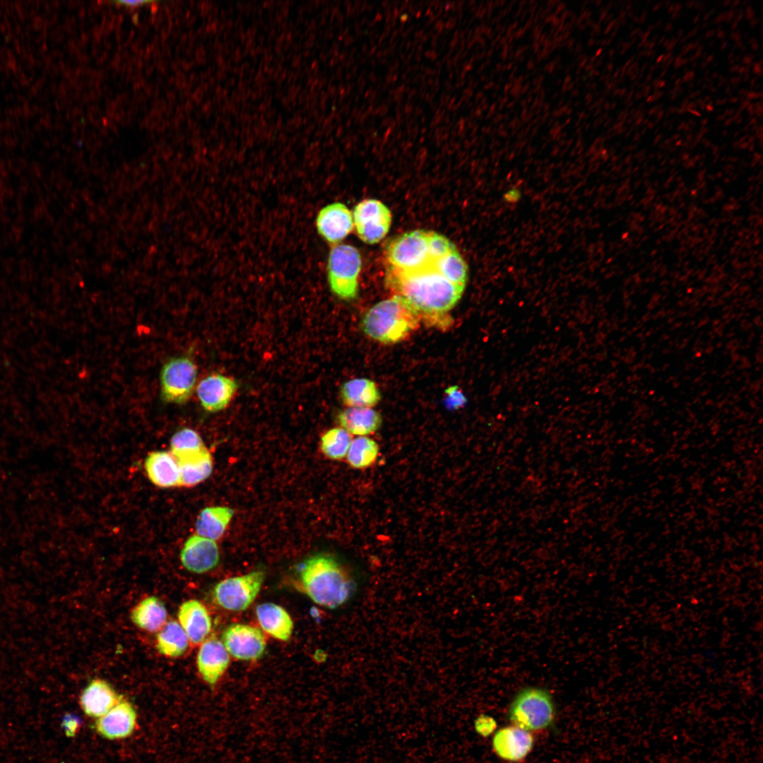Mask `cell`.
Listing matches in <instances>:
<instances>
[{
    "instance_id": "6da1fadb",
    "label": "cell",
    "mask_w": 763,
    "mask_h": 763,
    "mask_svg": "<svg viewBox=\"0 0 763 763\" xmlns=\"http://www.w3.org/2000/svg\"><path fill=\"white\" fill-rule=\"evenodd\" d=\"M430 252L422 260L405 271L385 270L384 281L393 295L405 300L419 314L421 321L431 326L447 328L449 315L462 297L465 288L447 280L442 273L447 249L430 242Z\"/></svg>"
},
{
    "instance_id": "7a4b0ae2",
    "label": "cell",
    "mask_w": 763,
    "mask_h": 763,
    "mask_svg": "<svg viewBox=\"0 0 763 763\" xmlns=\"http://www.w3.org/2000/svg\"><path fill=\"white\" fill-rule=\"evenodd\" d=\"M300 583L315 603L335 609L355 593L357 582L353 574L335 557L328 554L311 556L301 564Z\"/></svg>"
},
{
    "instance_id": "3957f363",
    "label": "cell",
    "mask_w": 763,
    "mask_h": 763,
    "mask_svg": "<svg viewBox=\"0 0 763 763\" xmlns=\"http://www.w3.org/2000/svg\"><path fill=\"white\" fill-rule=\"evenodd\" d=\"M421 322L418 312L398 295L382 300L363 315L362 329L369 338L384 344L406 339Z\"/></svg>"
},
{
    "instance_id": "277c9868",
    "label": "cell",
    "mask_w": 763,
    "mask_h": 763,
    "mask_svg": "<svg viewBox=\"0 0 763 763\" xmlns=\"http://www.w3.org/2000/svg\"><path fill=\"white\" fill-rule=\"evenodd\" d=\"M508 718L512 725L532 733L550 728L556 718L552 694L535 686L520 690L509 705Z\"/></svg>"
},
{
    "instance_id": "5b68a950",
    "label": "cell",
    "mask_w": 763,
    "mask_h": 763,
    "mask_svg": "<svg viewBox=\"0 0 763 763\" xmlns=\"http://www.w3.org/2000/svg\"><path fill=\"white\" fill-rule=\"evenodd\" d=\"M361 268V254L356 247L348 244L334 245L327 263V277L332 292L343 300L355 299Z\"/></svg>"
},
{
    "instance_id": "8992f818",
    "label": "cell",
    "mask_w": 763,
    "mask_h": 763,
    "mask_svg": "<svg viewBox=\"0 0 763 763\" xmlns=\"http://www.w3.org/2000/svg\"><path fill=\"white\" fill-rule=\"evenodd\" d=\"M197 377V368L187 355L174 357L165 362L160 374V395L163 401L184 404L191 397Z\"/></svg>"
},
{
    "instance_id": "52a82bcc",
    "label": "cell",
    "mask_w": 763,
    "mask_h": 763,
    "mask_svg": "<svg viewBox=\"0 0 763 763\" xmlns=\"http://www.w3.org/2000/svg\"><path fill=\"white\" fill-rule=\"evenodd\" d=\"M265 573L255 570L244 575L232 576L218 582L212 596L215 603L230 611L246 610L258 596Z\"/></svg>"
},
{
    "instance_id": "ba28073f",
    "label": "cell",
    "mask_w": 763,
    "mask_h": 763,
    "mask_svg": "<svg viewBox=\"0 0 763 763\" xmlns=\"http://www.w3.org/2000/svg\"><path fill=\"white\" fill-rule=\"evenodd\" d=\"M352 213L357 235L366 244L378 243L389 231L391 211L379 200L365 199L355 206Z\"/></svg>"
},
{
    "instance_id": "9c48e42d",
    "label": "cell",
    "mask_w": 763,
    "mask_h": 763,
    "mask_svg": "<svg viewBox=\"0 0 763 763\" xmlns=\"http://www.w3.org/2000/svg\"><path fill=\"white\" fill-rule=\"evenodd\" d=\"M223 644L229 654L239 660L251 661L261 658L266 642L262 632L245 624H232L223 632Z\"/></svg>"
},
{
    "instance_id": "30bf717a",
    "label": "cell",
    "mask_w": 763,
    "mask_h": 763,
    "mask_svg": "<svg viewBox=\"0 0 763 763\" xmlns=\"http://www.w3.org/2000/svg\"><path fill=\"white\" fill-rule=\"evenodd\" d=\"M137 712L134 705L123 697L108 712L97 718L95 729L107 740L129 737L136 730Z\"/></svg>"
},
{
    "instance_id": "8fae6325",
    "label": "cell",
    "mask_w": 763,
    "mask_h": 763,
    "mask_svg": "<svg viewBox=\"0 0 763 763\" xmlns=\"http://www.w3.org/2000/svg\"><path fill=\"white\" fill-rule=\"evenodd\" d=\"M492 745L493 751L500 759L520 762L532 751L534 737L532 733L511 724L495 733Z\"/></svg>"
},
{
    "instance_id": "7c38bea8",
    "label": "cell",
    "mask_w": 763,
    "mask_h": 763,
    "mask_svg": "<svg viewBox=\"0 0 763 763\" xmlns=\"http://www.w3.org/2000/svg\"><path fill=\"white\" fill-rule=\"evenodd\" d=\"M180 560L187 570L196 574L206 573L219 563V548L215 540L193 535L184 543Z\"/></svg>"
},
{
    "instance_id": "4fadbf2b",
    "label": "cell",
    "mask_w": 763,
    "mask_h": 763,
    "mask_svg": "<svg viewBox=\"0 0 763 763\" xmlns=\"http://www.w3.org/2000/svg\"><path fill=\"white\" fill-rule=\"evenodd\" d=\"M316 226L318 233L327 242L338 244L353 230V213L343 203H330L318 213Z\"/></svg>"
},
{
    "instance_id": "5bb4252c",
    "label": "cell",
    "mask_w": 763,
    "mask_h": 763,
    "mask_svg": "<svg viewBox=\"0 0 763 763\" xmlns=\"http://www.w3.org/2000/svg\"><path fill=\"white\" fill-rule=\"evenodd\" d=\"M237 388L233 379L220 374H211L202 379L196 387L199 400L208 412H218L230 402Z\"/></svg>"
},
{
    "instance_id": "9a60e30c",
    "label": "cell",
    "mask_w": 763,
    "mask_h": 763,
    "mask_svg": "<svg viewBox=\"0 0 763 763\" xmlns=\"http://www.w3.org/2000/svg\"><path fill=\"white\" fill-rule=\"evenodd\" d=\"M230 663V655L221 641L215 637L205 639L199 649L196 664L202 679L213 685L223 676Z\"/></svg>"
},
{
    "instance_id": "2e32d148",
    "label": "cell",
    "mask_w": 763,
    "mask_h": 763,
    "mask_svg": "<svg viewBox=\"0 0 763 763\" xmlns=\"http://www.w3.org/2000/svg\"><path fill=\"white\" fill-rule=\"evenodd\" d=\"M123 697L102 679L92 680L83 690L79 704L84 714L98 718L108 712Z\"/></svg>"
},
{
    "instance_id": "e0dca14e",
    "label": "cell",
    "mask_w": 763,
    "mask_h": 763,
    "mask_svg": "<svg viewBox=\"0 0 763 763\" xmlns=\"http://www.w3.org/2000/svg\"><path fill=\"white\" fill-rule=\"evenodd\" d=\"M177 617L193 645L202 643L211 630V617L205 605L198 600L183 602L179 608Z\"/></svg>"
},
{
    "instance_id": "ac0fdd59",
    "label": "cell",
    "mask_w": 763,
    "mask_h": 763,
    "mask_svg": "<svg viewBox=\"0 0 763 763\" xmlns=\"http://www.w3.org/2000/svg\"><path fill=\"white\" fill-rule=\"evenodd\" d=\"M144 468L155 485L162 488L181 486L178 463L171 452L156 451L150 453L145 459Z\"/></svg>"
},
{
    "instance_id": "d6986e66",
    "label": "cell",
    "mask_w": 763,
    "mask_h": 763,
    "mask_svg": "<svg viewBox=\"0 0 763 763\" xmlns=\"http://www.w3.org/2000/svg\"><path fill=\"white\" fill-rule=\"evenodd\" d=\"M181 486L192 487L207 479L213 471V459L206 447L175 457Z\"/></svg>"
},
{
    "instance_id": "ffe728a7",
    "label": "cell",
    "mask_w": 763,
    "mask_h": 763,
    "mask_svg": "<svg viewBox=\"0 0 763 763\" xmlns=\"http://www.w3.org/2000/svg\"><path fill=\"white\" fill-rule=\"evenodd\" d=\"M256 615L264 631L273 638L288 641L292 633L293 621L285 608L273 603H264L256 608Z\"/></svg>"
},
{
    "instance_id": "44dd1931",
    "label": "cell",
    "mask_w": 763,
    "mask_h": 763,
    "mask_svg": "<svg viewBox=\"0 0 763 763\" xmlns=\"http://www.w3.org/2000/svg\"><path fill=\"white\" fill-rule=\"evenodd\" d=\"M337 419L341 427L358 437L374 433L382 424L381 414L372 408L348 407L338 413Z\"/></svg>"
},
{
    "instance_id": "7402d4cb",
    "label": "cell",
    "mask_w": 763,
    "mask_h": 763,
    "mask_svg": "<svg viewBox=\"0 0 763 763\" xmlns=\"http://www.w3.org/2000/svg\"><path fill=\"white\" fill-rule=\"evenodd\" d=\"M131 620L139 629L158 632L167 622V612L162 601L154 596L138 603L131 611Z\"/></svg>"
},
{
    "instance_id": "603a6c76",
    "label": "cell",
    "mask_w": 763,
    "mask_h": 763,
    "mask_svg": "<svg viewBox=\"0 0 763 763\" xmlns=\"http://www.w3.org/2000/svg\"><path fill=\"white\" fill-rule=\"evenodd\" d=\"M341 398L348 407L372 408L381 400L376 384L367 378H355L343 383Z\"/></svg>"
},
{
    "instance_id": "cb8c5ba5",
    "label": "cell",
    "mask_w": 763,
    "mask_h": 763,
    "mask_svg": "<svg viewBox=\"0 0 763 763\" xmlns=\"http://www.w3.org/2000/svg\"><path fill=\"white\" fill-rule=\"evenodd\" d=\"M233 514V509L225 506L204 508L196 521L197 534L213 540H218L224 534Z\"/></svg>"
},
{
    "instance_id": "d4e9b609",
    "label": "cell",
    "mask_w": 763,
    "mask_h": 763,
    "mask_svg": "<svg viewBox=\"0 0 763 763\" xmlns=\"http://www.w3.org/2000/svg\"><path fill=\"white\" fill-rule=\"evenodd\" d=\"M189 643L188 637L179 623L171 620L158 632L155 647L160 654L177 658L185 653Z\"/></svg>"
},
{
    "instance_id": "484cf974",
    "label": "cell",
    "mask_w": 763,
    "mask_h": 763,
    "mask_svg": "<svg viewBox=\"0 0 763 763\" xmlns=\"http://www.w3.org/2000/svg\"><path fill=\"white\" fill-rule=\"evenodd\" d=\"M379 444L372 438L362 436L352 440L346 459L349 465L356 469L367 468L377 461Z\"/></svg>"
},
{
    "instance_id": "4316f807",
    "label": "cell",
    "mask_w": 763,
    "mask_h": 763,
    "mask_svg": "<svg viewBox=\"0 0 763 763\" xmlns=\"http://www.w3.org/2000/svg\"><path fill=\"white\" fill-rule=\"evenodd\" d=\"M352 435L342 427L326 431L321 438V449L330 459L341 460L346 457L352 442Z\"/></svg>"
},
{
    "instance_id": "83f0119b",
    "label": "cell",
    "mask_w": 763,
    "mask_h": 763,
    "mask_svg": "<svg viewBox=\"0 0 763 763\" xmlns=\"http://www.w3.org/2000/svg\"><path fill=\"white\" fill-rule=\"evenodd\" d=\"M170 452L175 457L199 451L205 448L199 434L193 429L184 427L175 432L170 439Z\"/></svg>"
},
{
    "instance_id": "f1b7e54d",
    "label": "cell",
    "mask_w": 763,
    "mask_h": 763,
    "mask_svg": "<svg viewBox=\"0 0 763 763\" xmlns=\"http://www.w3.org/2000/svg\"><path fill=\"white\" fill-rule=\"evenodd\" d=\"M467 402V398L461 389L456 385L445 389V406L451 410L462 408Z\"/></svg>"
},
{
    "instance_id": "f546056e",
    "label": "cell",
    "mask_w": 763,
    "mask_h": 763,
    "mask_svg": "<svg viewBox=\"0 0 763 763\" xmlns=\"http://www.w3.org/2000/svg\"><path fill=\"white\" fill-rule=\"evenodd\" d=\"M81 725V719L73 714H66L61 720L62 729L68 738L74 737L78 733Z\"/></svg>"
},
{
    "instance_id": "4dcf8cb0",
    "label": "cell",
    "mask_w": 763,
    "mask_h": 763,
    "mask_svg": "<svg viewBox=\"0 0 763 763\" xmlns=\"http://www.w3.org/2000/svg\"><path fill=\"white\" fill-rule=\"evenodd\" d=\"M475 728L480 735L487 737L497 728V723L492 717L481 715L475 721Z\"/></svg>"
},
{
    "instance_id": "1f68e13d",
    "label": "cell",
    "mask_w": 763,
    "mask_h": 763,
    "mask_svg": "<svg viewBox=\"0 0 763 763\" xmlns=\"http://www.w3.org/2000/svg\"><path fill=\"white\" fill-rule=\"evenodd\" d=\"M503 198L509 203H516L521 198V191L516 188L510 189L503 195Z\"/></svg>"
},
{
    "instance_id": "d6a6232c",
    "label": "cell",
    "mask_w": 763,
    "mask_h": 763,
    "mask_svg": "<svg viewBox=\"0 0 763 763\" xmlns=\"http://www.w3.org/2000/svg\"><path fill=\"white\" fill-rule=\"evenodd\" d=\"M148 1H118L117 3L125 6H137L142 4H148Z\"/></svg>"
}]
</instances>
